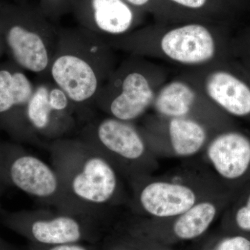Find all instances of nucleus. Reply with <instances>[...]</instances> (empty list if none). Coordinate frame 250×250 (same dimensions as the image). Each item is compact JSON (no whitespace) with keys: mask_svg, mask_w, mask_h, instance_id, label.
Wrapping results in <instances>:
<instances>
[{"mask_svg":"<svg viewBox=\"0 0 250 250\" xmlns=\"http://www.w3.org/2000/svg\"><path fill=\"white\" fill-rule=\"evenodd\" d=\"M152 109L161 118H196L215 129L219 110L190 79L181 74L167 80L156 94Z\"/></svg>","mask_w":250,"mask_h":250,"instance_id":"9d476101","label":"nucleus"},{"mask_svg":"<svg viewBox=\"0 0 250 250\" xmlns=\"http://www.w3.org/2000/svg\"><path fill=\"white\" fill-rule=\"evenodd\" d=\"M184 21L216 22L221 11V0H165Z\"/></svg>","mask_w":250,"mask_h":250,"instance_id":"a211bd4d","label":"nucleus"},{"mask_svg":"<svg viewBox=\"0 0 250 250\" xmlns=\"http://www.w3.org/2000/svg\"><path fill=\"white\" fill-rule=\"evenodd\" d=\"M214 250H250V238L243 234L226 237L219 242Z\"/></svg>","mask_w":250,"mask_h":250,"instance_id":"412c9836","label":"nucleus"},{"mask_svg":"<svg viewBox=\"0 0 250 250\" xmlns=\"http://www.w3.org/2000/svg\"><path fill=\"white\" fill-rule=\"evenodd\" d=\"M105 41L113 49L163 61L184 70L224 61L225 40L221 31L216 22L208 21L156 22Z\"/></svg>","mask_w":250,"mask_h":250,"instance_id":"f257e3e1","label":"nucleus"},{"mask_svg":"<svg viewBox=\"0 0 250 250\" xmlns=\"http://www.w3.org/2000/svg\"><path fill=\"white\" fill-rule=\"evenodd\" d=\"M134 9L152 14L156 22H184L177 13L166 2L165 0H124Z\"/></svg>","mask_w":250,"mask_h":250,"instance_id":"aec40b11","label":"nucleus"},{"mask_svg":"<svg viewBox=\"0 0 250 250\" xmlns=\"http://www.w3.org/2000/svg\"><path fill=\"white\" fill-rule=\"evenodd\" d=\"M5 52L4 45H3L2 41L0 38V57H1L2 54Z\"/></svg>","mask_w":250,"mask_h":250,"instance_id":"b1692460","label":"nucleus"},{"mask_svg":"<svg viewBox=\"0 0 250 250\" xmlns=\"http://www.w3.org/2000/svg\"><path fill=\"white\" fill-rule=\"evenodd\" d=\"M229 205V217L237 229L250 233V182L235 192Z\"/></svg>","mask_w":250,"mask_h":250,"instance_id":"6ab92c4d","label":"nucleus"},{"mask_svg":"<svg viewBox=\"0 0 250 250\" xmlns=\"http://www.w3.org/2000/svg\"><path fill=\"white\" fill-rule=\"evenodd\" d=\"M0 183L53 203H58L60 196V181L54 167L11 143L0 142Z\"/></svg>","mask_w":250,"mask_h":250,"instance_id":"423d86ee","label":"nucleus"},{"mask_svg":"<svg viewBox=\"0 0 250 250\" xmlns=\"http://www.w3.org/2000/svg\"><path fill=\"white\" fill-rule=\"evenodd\" d=\"M146 133L151 142L164 140L177 156L189 157L206 147L218 132L213 126L196 118H161L154 116L147 123Z\"/></svg>","mask_w":250,"mask_h":250,"instance_id":"4468645a","label":"nucleus"},{"mask_svg":"<svg viewBox=\"0 0 250 250\" xmlns=\"http://www.w3.org/2000/svg\"><path fill=\"white\" fill-rule=\"evenodd\" d=\"M184 72L219 110L237 118L250 117V85L225 68L224 61Z\"/></svg>","mask_w":250,"mask_h":250,"instance_id":"0eeeda50","label":"nucleus"},{"mask_svg":"<svg viewBox=\"0 0 250 250\" xmlns=\"http://www.w3.org/2000/svg\"><path fill=\"white\" fill-rule=\"evenodd\" d=\"M112 49L104 39L86 29L59 31L47 76L75 106L95 101L116 68Z\"/></svg>","mask_w":250,"mask_h":250,"instance_id":"7ed1b4c3","label":"nucleus"},{"mask_svg":"<svg viewBox=\"0 0 250 250\" xmlns=\"http://www.w3.org/2000/svg\"><path fill=\"white\" fill-rule=\"evenodd\" d=\"M220 206L210 200L198 201L191 208L174 219L172 232L182 241L201 236L209 229L220 212Z\"/></svg>","mask_w":250,"mask_h":250,"instance_id":"f3484780","label":"nucleus"},{"mask_svg":"<svg viewBox=\"0 0 250 250\" xmlns=\"http://www.w3.org/2000/svg\"><path fill=\"white\" fill-rule=\"evenodd\" d=\"M18 213L31 222L33 238L42 244H70L80 241L82 237L80 224L72 215L65 213L37 219L33 211H18Z\"/></svg>","mask_w":250,"mask_h":250,"instance_id":"dca6fc26","label":"nucleus"},{"mask_svg":"<svg viewBox=\"0 0 250 250\" xmlns=\"http://www.w3.org/2000/svg\"><path fill=\"white\" fill-rule=\"evenodd\" d=\"M75 105L52 80L35 84L25 110L28 135L39 134L53 138L71 128Z\"/></svg>","mask_w":250,"mask_h":250,"instance_id":"1a4fd4ad","label":"nucleus"},{"mask_svg":"<svg viewBox=\"0 0 250 250\" xmlns=\"http://www.w3.org/2000/svg\"><path fill=\"white\" fill-rule=\"evenodd\" d=\"M35 84L11 61L0 63V129L16 139L27 137L25 110Z\"/></svg>","mask_w":250,"mask_h":250,"instance_id":"ddd939ff","label":"nucleus"},{"mask_svg":"<svg viewBox=\"0 0 250 250\" xmlns=\"http://www.w3.org/2000/svg\"><path fill=\"white\" fill-rule=\"evenodd\" d=\"M75 4L83 29L104 39L122 37L136 30L145 15L124 0H81Z\"/></svg>","mask_w":250,"mask_h":250,"instance_id":"f8f14e48","label":"nucleus"},{"mask_svg":"<svg viewBox=\"0 0 250 250\" xmlns=\"http://www.w3.org/2000/svg\"><path fill=\"white\" fill-rule=\"evenodd\" d=\"M0 38L11 61L24 71L47 75L58 46L59 31L37 11L24 21L0 28Z\"/></svg>","mask_w":250,"mask_h":250,"instance_id":"39448f33","label":"nucleus"},{"mask_svg":"<svg viewBox=\"0 0 250 250\" xmlns=\"http://www.w3.org/2000/svg\"><path fill=\"white\" fill-rule=\"evenodd\" d=\"M205 148L210 165L228 190L236 191L250 182V136L235 130H222Z\"/></svg>","mask_w":250,"mask_h":250,"instance_id":"9b49d317","label":"nucleus"},{"mask_svg":"<svg viewBox=\"0 0 250 250\" xmlns=\"http://www.w3.org/2000/svg\"><path fill=\"white\" fill-rule=\"evenodd\" d=\"M49 250H87L83 247L73 245L72 243L70 244L59 245L55 246L53 248H51Z\"/></svg>","mask_w":250,"mask_h":250,"instance_id":"5701e85b","label":"nucleus"},{"mask_svg":"<svg viewBox=\"0 0 250 250\" xmlns=\"http://www.w3.org/2000/svg\"><path fill=\"white\" fill-rule=\"evenodd\" d=\"M84 141L111 162L116 159L129 164L143 159L151 144L146 130L111 116L88 126Z\"/></svg>","mask_w":250,"mask_h":250,"instance_id":"6e6552de","label":"nucleus"},{"mask_svg":"<svg viewBox=\"0 0 250 250\" xmlns=\"http://www.w3.org/2000/svg\"><path fill=\"white\" fill-rule=\"evenodd\" d=\"M54 169L61 192L58 205L65 213H93L116 197V167L85 141H62L54 146Z\"/></svg>","mask_w":250,"mask_h":250,"instance_id":"f03ea898","label":"nucleus"},{"mask_svg":"<svg viewBox=\"0 0 250 250\" xmlns=\"http://www.w3.org/2000/svg\"><path fill=\"white\" fill-rule=\"evenodd\" d=\"M42 4L45 5L46 7L54 8L55 11L56 8H60L62 6H66L69 1L72 0H42Z\"/></svg>","mask_w":250,"mask_h":250,"instance_id":"4be33fe9","label":"nucleus"},{"mask_svg":"<svg viewBox=\"0 0 250 250\" xmlns=\"http://www.w3.org/2000/svg\"><path fill=\"white\" fill-rule=\"evenodd\" d=\"M198 202L196 192L187 184L169 181L149 182L140 190L142 209L154 218H177Z\"/></svg>","mask_w":250,"mask_h":250,"instance_id":"2eb2a0df","label":"nucleus"},{"mask_svg":"<svg viewBox=\"0 0 250 250\" xmlns=\"http://www.w3.org/2000/svg\"><path fill=\"white\" fill-rule=\"evenodd\" d=\"M167 80L164 67L131 55L114 69L95 102L108 116L134 123L152 109L156 94Z\"/></svg>","mask_w":250,"mask_h":250,"instance_id":"20e7f679","label":"nucleus"},{"mask_svg":"<svg viewBox=\"0 0 250 250\" xmlns=\"http://www.w3.org/2000/svg\"><path fill=\"white\" fill-rule=\"evenodd\" d=\"M2 184L0 183V195H1V188H2ZM3 211H1V207H0V213H2Z\"/></svg>","mask_w":250,"mask_h":250,"instance_id":"393cba45","label":"nucleus"}]
</instances>
